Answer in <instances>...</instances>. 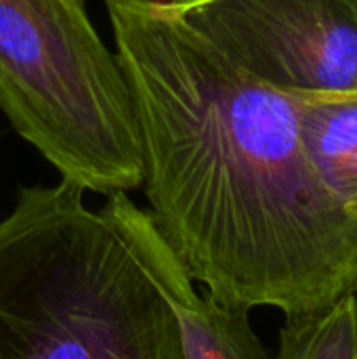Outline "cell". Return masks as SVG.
<instances>
[{
  "label": "cell",
  "instance_id": "obj_1",
  "mask_svg": "<svg viewBox=\"0 0 357 359\" xmlns=\"http://www.w3.org/2000/svg\"><path fill=\"white\" fill-rule=\"evenodd\" d=\"M143 156L149 217L196 284L286 318L357 292V215L316 172L288 95L162 0H105Z\"/></svg>",
  "mask_w": 357,
  "mask_h": 359
},
{
  "label": "cell",
  "instance_id": "obj_2",
  "mask_svg": "<svg viewBox=\"0 0 357 359\" xmlns=\"http://www.w3.org/2000/svg\"><path fill=\"white\" fill-rule=\"evenodd\" d=\"M84 187H21L0 221V359H181L139 252Z\"/></svg>",
  "mask_w": 357,
  "mask_h": 359
},
{
  "label": "cell",
  "instance_id": "obj_3",
  "mask_svg": "<svg viewBox=\"0 0 357 359\" xmlns=\"http://www.w3.org/2000/svg\"><path fill=\"white\" fill-rule=\"evenodd\" d=\"M0 109L86 191L143 183L133 95L84 0H0Z\"/></svg>",
  "mask_w": 357,
  "mask_h": 359
},
{
  "label": "cell",
  "instance_id": "obj_4",
  "mask_svg": "<svg viewBox=\"0 0 357 359\" xmlns=\"http://www.w3.org/2000/svg\"><path fill=\"white\" fill-rule=\"evenodd\" d=\"M238 67L288 97L357 93V0H162Z\"/></svg>",
  "mask_w": 357,
  "mask_h": 359
},
{
  "label": "cell",
  "instance_id": "obj_5",
  "mask_svg": "<svg viewBox=\"0 0 357 359\" xmlns=\"http://www.w3.org/2000/svg\"><path fill=\"white\" fill-rule=\"evenodd\" d=\"M103 206L114 215L173 309L181 359H271L250 324V311L198 292L147 210L139 208L126 191L109 194Z\"/></svg>",
  "mask_w": 357,
  "mask_h": 359
},
{
  "label": "cell",
  "instance_id": "obj_6",
  "mask_svg": "<svg viewBox=\"0 0 357 359\" xmlns=\"http://www.w3.org/2000/svg\"><path fill=\"white\" fill-rule=\"evenodd\" d=\"M290 101L316 172L332 196L357 215V93Z\"/></svg>",
  "mask_w": 357,
  "mask_h": 359
},
{
  "label": "cell",
  "instance_id": "obj_7",
  "mask_svg": "<svg viewBox=\"0 0 357 359\" xmlns=\"http://www.w3.org/2000/svg\"><path fill=\"white\" fill-rule=\"evenodd\" d=\"M274 359H357V294L318 313L286 318Z\"/></svg>",
  "mask_w": 357,
  "mask_h": 359
}]
</instances>
